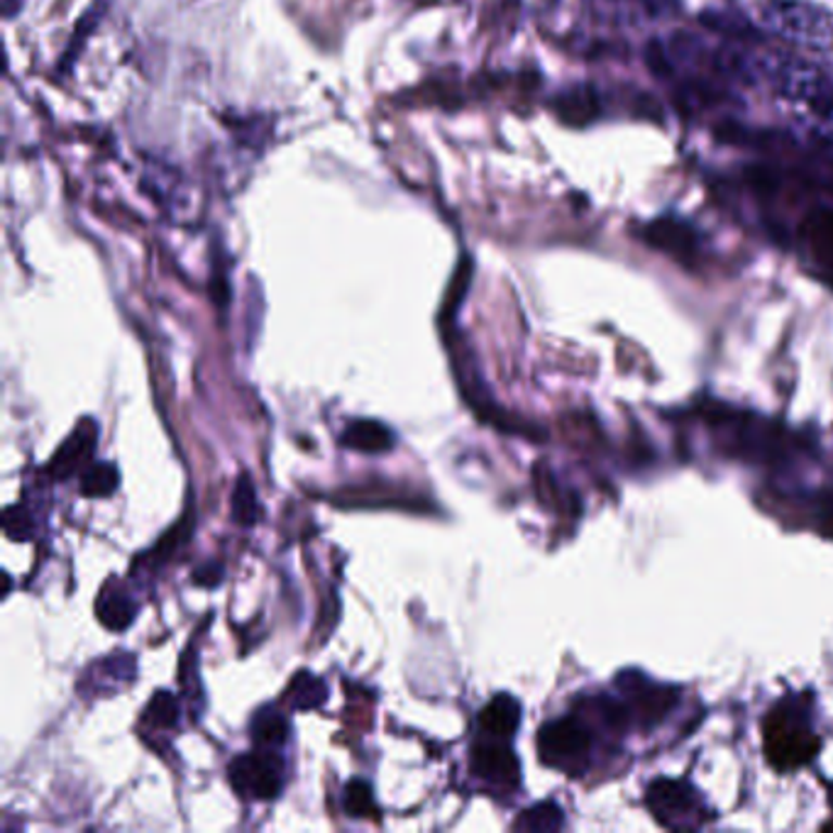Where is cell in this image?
Here are the masks:
<instances>
[{
  "label": "cell",
  "instance_id": "cell-1",
  "mask_svg": "<svg viewBox=\"0 0 833 833\" xmlns=\"http://www.w3.org/2000/svg\"><path fill=\"white\" fill-rule=\"evenodd\" d=\"M704 419L706 425L719 435L723 450L733 458L772 464L797 458L804 448V440H799L792 431L772 421L758 419L753 413L712 406Z\"/></svg>",
  "mask_w": 833,
  "mask_h": 833
},
{
  "label": "cell",
  "instance_id": "cell-2",
  "mask_svg": "<svg viewBox=\"0 0 833 833\" xmlns=\"http://www.w3.org/2000/svg\"><path fill=\"white\" fill-rule=\"evenodd\" d=\"M811 704L809 694H787L765 716L762 745L774 770H797L817 758L821 741L813 731Z\"/></svg>",
  "mask_w": 833,
  "mask_h": 833
},
{
  "label": "cell",
  "instance_id": "cell-3",
  "mask_svg": "<svg viewBox=\"0 0 833 833\" xmlns=\"http://www.w3.org/2000/svg\"><path fill=\"white\" fill-rule=\"evenodd\" d=\"M760 76L772 84L782 99L804 105L819 120L833 118V76L821 66L787 54L762 52Z\"/></svg>",
  "mask_w": 833,
  "mask_h": 833
},
{
  "label": "cell",
  "instance_id": "cell-4",
  "mask_svg": "<svg viewBox=\"0 0 833 833\" xmlns=\"http://www.w3.org/2000/svg\"><path fill=\"white\" fill-rule=\"evenodd\" d=\"M762 23L784 42L813 52L833 50V17L809 0H768L762 5Z\"/></svg>",
  "mask_w": 833,
  "mask_h": 833
},
{
  "label": "cell",
  "instance_id": "cell-5",
  "mask_svg": "<svg viewBox=\"0 0 833 833\" xmlns=\"http://www.w3.org/2000/svg\"><path fill=\"white\" fill-rule=\"evenodd\" d=\"M538 755L552 770L565 772L567 778H582L592 765V731L579 716H563L548 721L538 731Z\"/></svg>",
  "mask_w": 833,
  "mask_h": 833
},
{
  "label": "cell",
  "instance_id": "cell-6",
  "mask_svg": "<svg viewBox=\"0 0 833 833\" xmlns=\"http://www.w3.org/2000/svg\"><path fill=\"white\" fill-rule=\"evenodd\" d=\"M228 778L240 797L271 802L284 787V762L271 748H257L230 760Z\"/></svg>",
  "mask_w": 833,
  "mask_h": 833
},
{
  "label": "cell",
  "instance_id": "cell-7",
  "mask_svg": "<svg viewBox=\"0 0 833 833\" xmlns=\"http://www.w3.org/2000/svg\"><path fill=\"white\" fill-rule=\"evenodd\" d=\"M645 804L665 829H694L709 819L700 792L684 780H655L645 792Z\"/></svg>",
  "mask_w": 833,
  "mask_h": 833
},
{
  "label": "cell",
  "instance_id": "cell-8",
  "mask_svg": "<svg viewBox=\"0 0 833 833\" xmlns=\"http://www.w3.org/2000/svg\"><path fill=\"white\" fill-rule=\"evenodd\" d=\"M470 768L474 778L497 790H513L521 782V762L516 753H513L509 741L491 739V735L487 741H477L472 745Z\"/></svg>",
  "mask_w": 833,
  "mask_h": 833
},
{
  "label": "cell",
  "instance_id": "cell-9",
  "mask_svg": "<svg viewBox=\"0 0 833 833\" xmlns=\"http://www.w3.org/2000/svg\"><path fill=\"white\" fill-rule=\"evenodd\" d=\"M645 245L657 252H665L672 259L682 261L687 267H694V261L702 255V238L690 222L677 218H655L638 230Z\"/></svg>",
  "mask_w": 833,
  "mask_h": 833
},
{
  "label": "cell",
  "instance_id": "cell-10",
  "mask_svg": "<svg viewBox=\"0 0 833 833\" xmlns=\"http://www.w3.org/2000/svg\"><path fill=\"white\" fill-rule=\"evenodd\" d=\"M95 443H99V425H95L93 419H84L72 431L69 438L62 443V448L56 450L44 472L52 474L54 479H69L72 474L89 464V460L93 458Z\"/></svg>",
  "mask_w": 833,
  "mask_h": 833
},
{
  "label": "cell",
  "instance_id": "cell-11",
  "mask_svg": "<svg viewBox=\"0 0 833 833\" xmlns=\"http://www.w3.org/2000/svg\"><path fill=\"white\" fill-rule=\"evenodd\" d=\"M804 255L811 267L833 282V210H817L804 220L799 232Z\"/></svg>",
  "mask_w": 833,
  "mask_h": 833
},
{
  "label": "cell",
  "instance_id": "cell-12",
  "mask_svg": "<svg viewBox=\"0 0 833 833\" xmlns=\"http://www.w3.org/2000/svg\"><path fill=\"white\" fill-rule=\"evenodd\" d=\"M624 694L633 704V712L645 723H657L663 716L672 709L677 702L675 690H663V687L645 682L641 675H621L618 677Z\"/></svg>",
  "mask_w": 833,
  "mask_h": 833
},
{
  "label": "cell",
  "instance_id": "cell-13",
  "mask_svg": "<svg viewBox=\"0 0 833 833\" xmlns=\"http://www.w3.org/2000/svg\"><path fill=\"white\" fill-rule=\"evenodd\" d=\"M138 675V661L130 653H118L105 657V661L91 665V670L84 675L81 692L84 694H111L130 684Z\"/></svg>",
  "mask_w": 833,
  "mask_h": 833
},
{
  "label": "cell",
  "instance_id": "cell-14",
  "mask_svg": "<svg viewBox=\"0 0 833 833\" xmlns=\"http://www.w3.org/2000/svg\"><path fill=\"white\" fill-rule=\"evenodd\" d=\"M479 729L491 739L511 741L521 726V704L516 696L501 692L479 712Z\"/></svg>",
  "mask_w": 833,
  "mask_h": 833
},
{
  "label": "cell",
  "instance_id": "cell-15",
  "mask_svg": "<svg viewBox=\"0 0 833 833\" xmlns=\"http://www.w3.org/2000/svg\"><path fill=\"white\" fill-rule=\"evenodd\" d=\"M555 113L558 118L567 125H589L599 118V93L592 84H577L569 86L563 93H558L555 99Z\"/></svg>",
  "mask_w": 833,
  "mask_h": 833
},
{
  "label": "cell",
  "instance_id": "cell-16",
  "mask_svg": "<svg viewBox=\"0 0 833 833\" xmlns=\"http://www.w3.org/2000/svg\"><path fill=\"white\" fill-rule=\"evenodd\" d=\"M341 443L345 448H350L355 452H364V454H382L389 452L396 445V435L380 421H370V419H360L353 421L347 428L341 433Z\"/></svg>",
  "mask_w": 833,
  "mask_h": 833
},
{
  "label": "cell",
  "instance_id": "cell-17",
  "mask_svg": "<svg viewBox=\"0 0 833 833\" xmlns=\"http://www.w3.org/2000/svg\"><path fill=\"white\" fill-rule=\"evenodd\" d=\"M140 604L125 592V589H105L101 594L99 604H95V614H99V621L108 628V631L120 633L125 628H130L134 618H138Z\"/></svg>",
  "mask_w": 833,
  "mask_h": 833
},
{
  "label": "cell",
  "instance_id": "cell-18",
  "mask_svg": "<svg viewBox=\"0 0 833 833\" xmlns=\"http://www.w3.org/2000/svg\"><path fill=\"white\" fill-rule=\"evenodd\" d=\"M289 733H292L289 719L274 706H261L249 721V735L257 748H282L289 741Z\"/></svg>",
  "mask_w": 833,
  "mask_h": 833
},
{
  "label": "cell",
  "instance_id": "cell-19",
  "mask_svg": "<svg viewBox=\"0 0 833 833\" xmlns=\"http://www.w3.org/2000/svg\"><path fill=\"white\" fill-rule=\"evenodd\" d=\"M284 702L289 704V709L294 712L321 709V706L328 702V684L318 675L302 670L292 677V682H289L284 692Z\"/></svg>",
  "mask_w": 833,
  "mask_h": 833
},
{
  "label": "cell",
  "instance_id": "cell-20",
  "mask_svg": "<svg viewBox=\"0 0 833 833\" xmlns=\"http://www.w3.org/2000/svg\"><path fill=\"white\" fill-rule=\"evenodd\" d=\"M120 487V472L113 462H93L81 474V494L89 499H105Z\"/></svg>",
  "mask_w": 833,
  "mask_h": 833
},
{
  "label": "cell",
  "instance_id": "cell-21",
  "mask_svg": "<svg viewBox=\"0 0 833 833\" xmlns=\"http://www.w3.org/2000/svg\"><path fill=\"white\" fill-rule=\"evenodd\" d=\"M513 826L523 831H558L565 826V813L555 802H538L523 811Z\"/></svg>",
  "mask_w": 833,
  "mask_h": 833
},
{
  "label": "cell",
  "instance_id": "cell-22",
  "mask_svg": "<svg viewBox=\"0 0 833 833\" xmlns=\"http://www.w3.org/2000/svg\"><path fill=\"white\" fill-rule=\"evenodd\" d=\"M142 721L152 726V729L159 731H169L179 726V702L171 692H154L150 704L144 706V716Z\"/></svg>",
  "mask_w": 833,
  "mask_h": 833
},
{
  "label": "cell",
  "instance_id": "cell-23",
  "mask_svg": "<svg viewBox=\"0 0 833 833\" xmlns=\"http://www.w3.org/2000/svg\"><path fill=\"white\" fill-rule=\"evenodd\" d=\"M232 518H235L242 528H252L259 521V501L257 489L247 474H242L232 491Z\"/></svg>",
  "mask_w": 833,
  "mask_h": 833
},
{
  "label": "cell",
  "instance_id": "cell-24",
  "mask_svg": "<svg viewBox=\"0 0 833 833\" xmlns=\"http://www.w3.org/2000/svg\"><path fill=\"white\" fill-rule=\"evenodd\" d=\"M343 807L345 813L353 819H372L376 817V802H374V792L367 780H353L347 782L345 794H343Z\"/></svg>",
  "mask_w": 833,
  "mask_h": 833
},
{
  "label": "cell",
  "instance_id": "cell-25",
  "mask_svg": "<svg viewBox=\"0 0 833 833\" xmlns=\"http://www.w3.org/2000/svg\"><path fill=\"white\" fill-rule=\"evenodd\" d=\"M3 530L5 536L15 540V542H27L35 536V521L30 516V511L25 507H8L3 511Z\"/></svg>",
  "mask_w": 833,
  "mask_h": 833
},
{
  "label": "cell",
  "instance_id": "cell-26",
  "mask_svg": "<svg viewBox=\"0 0 833 833\" xmlns=\"http://www.w3.org/2000/svg\"><path fill=\"white\" fill-rule=\"evenodd\" d=\"M189 536H191V518L183 516L169 533H164L162 540L157 542V548H154V555H162V558L171 555L174 550H179L183 542L189 540Z\"/></svg>",
  "mask_w": 833,
  "mask_h": 833
},
{
  "label": "cell",
  "instance_id": "cell-27",
  "mask_svg": "<svg viewBox=\"0 0 833 833\" xmlns=\"http://www.w3.org/2000/svg\"><path fill=\"white\" fill-rule=\"evenodd\" d=\"M222 575H226V569H222L220 563H216V560H210V563H203L196 573H193V585L198 587H218L222 582Z\"/></svg>",
  "mask_w": 833,
  "mask_h": 833
},
{
  "label": "cell",
  "instance_id": "cell-28",
  "mask_svg": "<svg viewBox=\"0 0 833 833\" xmlns=\"http://www.w3.org/2000/svg\"><path fill=\"white\" fill-rule=\"evenodd\" d=\"M682 0H638V5L651 17H670L680 11Z\"/></svg>",
  "mask_w": 833,
  "mask_h": 833
},
{
  "label": "cell",
  "instance_id": "cell-29",
  "mask_svg": "<svg viewBox=\"0 0 833 833\" xmlns=\"http://www.w3.org/2000/svg\"><path fill=\"white\" fill-rule=\"evenodd\" d=\"M829 802H831V807H833V782L829 784Z\"/></svg>",
  "mask_w": 833,
  "mask_h": 833
}]
</instances>
